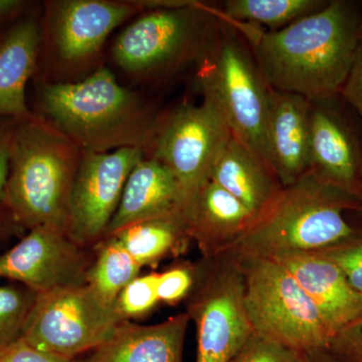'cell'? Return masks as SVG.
Listing matches in <instances>:
<instances>
[{
  "label": "cell",
  "mask_w": 362,
  "mask_h": 362,
  "mask_svg": "<svg viewBox=\"0 0 362 362\" xmlns=\"http://www.w3.org/2000/svg\"><path fill=\"white\" fill-rule=\"evenodd\" d=\"M124 319L84 286L37 293L21 338L35 349L75 361L108 339Z\"/></svg>",
  "instance_id": "obj_10"
},
{
  "label": "cell",
  "mask_w": 362,
  "mask_h": 362,
  "mask_svg": "<svg viewBox=\"0 0 362 362\" xmlns=\"http://www.w3.org/2000/svg\"><path fill=\"white\" fill-rule=\"evenodd\" d=\"M230 135L225 118L211 102L181 104L158 115L144 157L156 159L173 173L187 209L209 180L214 159Z\"/></svg>",
  "instance_id": "obj_11"
},
{
  "label": "cell",
  "mask_w": 362,
  "mask_h": 362,
  "mask_svg": "<svg viewBox=\"0 0 362 362\" xmlns=\"http://www.w3.org/2000/svg\"><path fill=\"white\" fill-rule=\"evenodd\" d=\"M144 151L125 147L110 152L83 150L69 207V235L89 247L103 240L118 209L126 181Z\"/></svg>",
  "instance_id": "obj_12"
},
{
  "label": "cell",
  "mask_w": 362,
  "mask_h": 362,
  "mask_svg": "<svg viewBox=\"0 0 362 362\" xmlns=\"http://www.w3.org/2000/svg\"><path fill=\"white\" fill-rule=\"evenodd\" d=\"M233 258L244 276L245 306L255 333L299 354L328 349L332 335L320 312L280 262Z\"/></svg>",
  "instance_id": "obj_8"
},
{
  "label": "cell",
  "mask_w": 362,
  "mask_h": 362,
  "mask_svg": "<svg viewBox=\"0 0 362 362\" xmlns=\"http://www.w3.org/2000/svg\"><path fill=\"white\" fill-rule=\"evenodd\" d=\"M189 239L194 240L202 258L223 254L247 232L257 216L209 180L202 185L185 211Z\"/></svg>",
  "instance_id": "obj_18"
},
{
  "label": "cell",
  "mask_w": 362,
  "mask_h": 362,
  "mask_svg": "<svg viewBox=\"0 0 362 362\" xmlns=\"http://www.w3.org/2000/svg\"><path fill=\"white\" fill-rule=\"evenodd\" d=\"M187 297L197 329V361L228 362L254 333L245 306L244 276L230 255L202 258Z\"/></svg>",
  "instance_id": "obj_9"
},
{
  "label": "cell",
  "mask_w": 362,
  "mask_h": 362,
  "mask_svg": "<svg viewBox=\"0 0 362 362\" xmlns=\"http://www.w3.org/2000/svg\"><path fill=\"white\" fill-rule=\"evenodd\" d=\"M40 21L28 13L0 35V117L25 120L33 112L26 86L39 64Z\"/></svg>",
  "instance_id": "obj_20"
},
{
  "label": "cell",
  "mask_w": 362,
  "mask_h": 362,
  "mask_svg": "<svg viewBox=\"0 0 362 362\" xmlns=\"http://www.w3.org/2000/svg\"><path fill=\"white\" fill-rule=\"evenodd\" d=\"M37 296L28 287L0 286V349L20 339Z\"/></svg>",
  "instance_id": "obj_25"
},
{
  "label": "cell",
  "mask_w": 362,
  "mask_h": 362,
  "mask_svg": "<svg viewBox=\"0 0 362 362\" xmlns=\"http://www.w3.org/2000/svg\"><path fill=\"white\" fill-rule=\"evenodd\" d=\"M327 349L342 362H362V315L337 331Z\"/></svg>",
  "instance_id": "obj_30"
},
{
  "label": "cell",
  "mask_w": 362,
  "mask_h": 362,
  "mask_svg": "<svg viewBox=\"0 0 362 362\" xmlns=\"http://www.w3.org/2000/svg\"><path fill=\"white\" fill-rule=\"evenodd\" d=\"M220 8L199 1H156L119 33L111 49L126 75L152 82L197 66L213 42Z\"/></svg>",
  "instance_id": "obj_5"
},
{
  "label": "cell",
  "mask_w": 362,
  "mask_h": 362,
  "mask_svg": "<svg viewBox=\"0 0 362 362\" xmlns=\"http://www.w3.org/2000/svg\"><path fill=\"white\" fill-rule=\"evenodd\" d=\"M299 362H342L328 349H312L300 352Z\"/></svg>",
  "instance_id": "obj_35"
},
{
  "label": "cell",
  "mask_w": 362,
  "mask_h": 362,
  "mask_svg": "<svg viewBox=\"0 0 362 362\" xmlns=\"http://www.w3.org/2000/svg\"><path fill=\"white\" fill-rule=\"evenodd\" d=\"M37 114L84 151L135 147L146 151L158 115L135 90L102 66L83 80L37 82Z\"/></svg>",
  "instance_id": "obj_2"
},
{
  "label": "cell",
  "mask_w": 362,
  "mask_h": 362,
  "mask_svg": "<svg viewBox=\"0 0 362 362\" xmlns=\"http://www.w3.org/2000/svg\"><path fill=\"white\" fill-rule=\"evenodd\" d=\"M314 252L333 262L344 274L349 284L362 295V230L356 228L342 242Z\"/></svg>",
  "instance_id": "obj_27"
},
{
  "label": "cell",
  "mask_w": 362,
  "mask_h": 362,
  "mask_svg": "<svg viewBox=\"0 0 362 362\" xmlns=\"http://www.w3.org/2000/svg\"><path fill=\"white\" fill-rule=\"evenodd\" d=\"M327 0H226L220 7L223 20L276 32L321 11Z\"/></svg>",
  "instance_id": "obj_23"
},
{
  "label": "cell",
  "mask_w": 362,
  "mask_h": 362,
  "mask_svg": "<svg viewBox=\"0 0 362 362\" xmlns=\"http://www.w3.org/2000/svg\"><path fill=\"white\" fill-rule=\"evenodd\" d=\"M93 259L88 247L66 230L40 226L0 255V278L18 281L37 293L84 286Z\"/></svg>",
  "instance_id": "obj_13"
},
{
  "label": "cell",
  "mask_w": 362,
  "mask_h": 362,
  "mask_svg": "<svg viewBox=\"0 0 362 362\" xmlns=\"http://www.w3.org/2000/svg\"><path fill=\"white\" fill-rule=\"evenodd\" d=\"M233 25L249 42L269 87L318 102L340 96L361 40L362 13L356 2L332 0L276 32Z\"/></svg>",
  "instance_id": "obj_1"
},
{
  "label": "cell",
  "mask_w": 362,
  "mask_h": 362,
  "mask_svg": "<svg viewBox=\"0 0 362 362\" xmlns=\"http://www.w3.org/2000/svg\"><path fill=\"white\" fill-rule=\"evenodd\" d=\"M44 7L37 82L65 84L101 68L109 35L150 4L146 0H51Z\"/></svg>",
  "instance_id": "obj_7"
},
{
  "label": "cell",
  "mask_w": 362,
  "mask_h": 362,
  "mask_svg": "<svg viewBox=\"0 0 362 362\" xmlns=\"http://www.w3.org/2000/svg\"><path fill=\"white\" fill-rule=\"evenodd\" d=\"M292 274L320 312L331 335L362 315V295L333 262L314 252H295L274 258Z\"/></svg>",
  "instance_id": "obj_16"
},
{
  "label": "cell",
  "mask_w": 362,
  "mask_h": 362,
  "mask_svg": "<svg viewBox=\"0 0 362 362\" xmlns=\"http://www.w3.org/2000/svg\"><path fill=\"white\" fill-rule=\"evenodd\" d=\"M20 120L6 117H0V202L4 201L9 163H11V146L14 131Z\"/></svg>",
  "instance_id": "obj_33"
},
{
  "label": "cell",
  "mask_w": 362,
  "mask_h": 362,
  "mask_svg": "<svg viewBox=\"0 0 362 362\" xmlns=\"http://www.w3.org/2000/svg\"><path fill=\"white\" fill-rule=\"evenodd\" d=\"M310 106L306 98L269 90V161L283 187L306 175L310 151Z\"/></svg>",
  "instance_id": "obj_15"
},
{
  "label": "cell",
  "mask_w": 362,
  "mask_h": 362,
  "mask_svg": "<svg viewBox=\"0 0 362 362\" xmlns=\"http://www.w3.org/2000/svg\"><path fill=\"white\" fill-rule=\"evenodd\" d=\"M185 209L187 201L175 176L160 162L144 157L126 181L104 238L141 221L185 218Z\"/></svg>",
  "instance_id": "obj_17"
},
{
  "label": "cell",
  "mask_w": 362,
  "mask_h": 362,
  "mask_svg": "<svg viewBox=\"0 0 362 362\" xmlns=\"http://www.w3.org/2000/svg\"><path fill=\"white\" fill-rule=\"evenodd\" d=\"M194 282V265H177L158 275L159 301L175 304L187 299Z\"/></svg>",
  "instance_id": "obj_29"
},
{
  "label": "cell",
  "mask_w": 362,
  "mask_h": 362,
  "mask_svg": "<svg viewBox=\"0 0 362 362\" xmlns=\"http://www.w3.org/2000/svg\"><path fill=\"white\" fill-rule=\"evenodd\" d=\"M340 97L356 112L362 130V33L354 64L343 85Z\"/></svg>",
  "instance_id": "obj_32"
},
{
  "label": "cell",
  "mask_w": 362,
  "mask_h": 362,
  "mask_svg": "<svg viewBox=\"0 0 362 362\" xmlns=\"http://www.w3.org/2000/svg\"><path fill=\"white\" fill-rule=\"evenodd\" d=\"M189 322L187 312L154 325L124 320L108 339L75 362H182Z\"/></svg>",
  "instance_id": "obj_19"
},
{
  "label": "cell",
  "mask_w": 362,
  "mask_h": 362,
  "mask_svg": "<svg viewBox=\"0 0 362 362\" xmlns=\"http://www.w3.org/2000/svg\"><path fill=\"white\" fill-rule=\"evenodd\" d=\"M197 68L202 99L218 108L233 137L272 170L267 143L270 87L249 42L232 23L221 18Z\"/></svg>",
  "instance_id": "obj_6"
},
{
  "label": "cell",
  "mask_w": 362,
  "mask_h": 362,
  "mask_svg": "<svg viewBox=\"0 0 362 362\" xmlns=\"http://www.w3.org/2000/svg\"><path fill=\"white\" fill-rule=\"evenodd\" d=\"M339 97L311 102L307 173L362 202V132L338 104Z\"/></svg>",
  "instance_id": "obj_14"
},
{
  "label": "cell",
  "mask_w": 362,
  "mask_h": 362,
  "mask_svg": "<svg viewBox=\"0 0 362 362\" xmlns=\"http://www.w3.org/2000/svg\"><path fill=\"white\" fill-rule=\"evenodd\" d=\"M209 180L242 202L257 218L275 204L284 189L275 173L233 135L214 159Z\"/></svg>",
  "instance_id": "obj_21"
},
{
  "label": "cell",
  "mask_w": 362,
  "mask_h": 362,
  "mask_svg": "<svg viewBox=\"0 0 362 362\" xmlns=\"http://www.w3.org/2000/svg\"><path fill=\"white\" fill-rule=\"evenodd\" d=\"M83 150L37 114L20 120L14 131L4 201L23 228L51 226L68 233L71 188Z\"/></svg>",
  "instance_id": "obj_3"
},
{
  "label": "cell",
  "mask_w": 362,
  "mask_h": 362,
  "mask_svg": "<svg viewBox=\"0 0 362 362\" xmlns=\"http://www.w3.org/2000/svg\"><path fill=\"white\" fill-rule=\"evenodd\" d=\"M99 246L86 285L102 303L115 307L119 294L138 277L141 266L114 235L104 238Z\"/></svg>",
  "instance_id": "obj_24"
},
{
  "label": "cell",
  "mask_w": 362,
  "mask_h": 362,
  "mask_svg": "<svg viewBox=\"0 0 362 362\" xmlns=\"http://www.w3.org/2000/svg\"><path fill=\"white\" fill-rule=\"evenodd\" d=\"M112 235L141 267L156 263L169 252L185 246L190 240L183 218L141 221Z\"/></svg>",
  "instance_id": "obj_22"
},
{
  "label": "cell",
  "mask_w": 362,
  "mask_h": 362,
  "mask_svg": "<svg viewBox=\"0 0 362 362\" xmlns=\"http://www.w3.org/2000/svg\"><path fill=\"white\" fill-rule=\"evenodd\" d=\"M350 211H362L361 199L307 173L284 187L275 204L225 252L274 258L287 252L320 251L356 232L345 218Z\"/></svg>",
  "instance_id": "obj_4"
},
{
  "label": "cell",
  "mask_w": 362,
  "mask_h": 362,
  "mask_svg": "<svg viewBox=\"0 0 362 362\" xmlns=\"http://www.w3.org/2000/svg\"><path fill=\"white\" fill-rule=\"evenodd\" d=\"M30 6V2L23 0H0V25L16 23L28 16Z\"/></svg>",
  "instance_id": "obj_34"
},
{
  "label": "cell",
  "mask_w": 362,
  "mask_h": 362,
  "mask_svg": "<svg viewBox=\"0 0 362 362\" xmlns=\"http://www.w3.org/2000/svg\"><path fill=\"white\" fill-rule=\"evenodd\" d=\"M299 352L254 332L228 362H299Z\"/></svg>",
  "instance_id": "obj_28"
},
{
  "label": "cell",
  "mask_w": 362,
  "mask_h": 362,
  "mask_svg": "<svg viewBox=\"0 0 362 362\" xmlns=\"http://www.w3.org/2000/svg\"><path fill=\"white\" fill-rule=\"evenodd\" d=\"M0 362H75L47 354L28 344L23 338L0 349Z\"/></svg>",
  "instance_id": "obj_31"
},
{
  "label": "cell",
  "mask_w": 362,
  "mask_h": 362,
  "mask_svg": "<svg viewBox=\"0 0 362 362\" xmlns=\"http://www.w3.org/2000/svg\"><path fill=\"white\" fill-rule=\"evenodd\" d=\"M158 273L135 278L119 294L115 307L124 320L144 315L158 303Z\"/></svg>",
  "instance_id": "obj_26"
}]
</instances>
